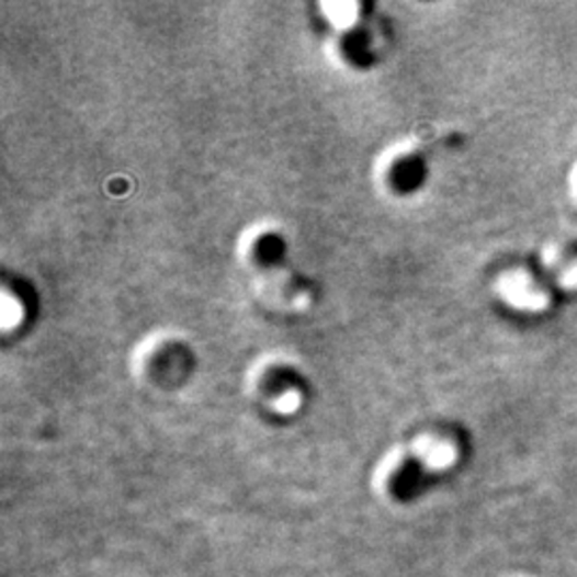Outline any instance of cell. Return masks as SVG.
I'll return each instance as SVG.
<instances>
[{"label": "cell", "mask_w": 577, "mask_h": 577, "mask_svg": "<svg viewBox=\"0 0 577 577\" xmlns=\"http://www.w3.org/2000/svg\"><path fill=\"white\" fill-rule=\"evenodd\" d=\"M495 293L516 313L545 315L552 310L558 291L539 268H511L498 276Z\"/></svg>", "instance_id": "6da1fadb"}, {"label": "cell", "mask_w": 577, "mask_h": 577, "mask_svg": "<svg viewBox=\"0 0 577 577\" xmlns=\"http://www.w3.org/2000/svg\"><path fill=\"white\" fill-rule=\"evenodd\" d=\"M539 270L563 293H577V242L576 240H552L541 248Z\"/></svg>", "instance_id": "7a4b0ae2"}, {"label": "cell", "mask_w": 577, "mask_h": 577, "mask_svg": "<svg viewBox=\"0 0 577 577\" xmlns=\"http://www.w3.org/2000/svg\"><path fill=\"white\" fill-rule=\"evenodd\" d=\"M324 11L328 13V18L336 26L344 29L353 22L358 7L353 2H328V4H324Z\"/></svg>", "instance_id": "3957f363"}, {"label": "cell", "mask_w": 577, "mask_h": 577, "mask_svg": "<svg viewBox=\"0 0 577 577\" xmlns=\"http://www.w3.org/2000/svg\"><path fill=\"white\" fill-rule=\"evenodd\" d=\"M569 189H572V193H574V197L577 200V163L574 166V169H572V173H569Z\"/></svg>", "instance_id": "277c9868"}]
</instances>
